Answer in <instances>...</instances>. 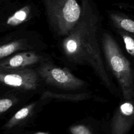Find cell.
<instances>
[{"label": "cell", "instance_id": "obj_9", "mask_svg": "<svg viewBox=\"0 0 134 134\" xmlns=\"http://www.w3.org/2000/svg\"><path fill=\"white\" fill-rule=\"evenodd\" d=\"M40 55L34 51L17 53L2 60L0 63V69L9 70L24 68L36 63L40 60Z\"/></svg>", "mask_w": 134, "mask_h": 134}, {"label": "cell", "instance_id": "obj_5", "mask_svg": "<svg viewBox=\"0 0 134 134\" xmlns=\"http://www.w3.org/2000/svg\"><path fill=\"white\" fill-rule=\"evenodd\" d=\"M40 35L35 31L20 29L12 31L2 38L0 59H2L19 51L31 50L42 42ZM31 51V50H30Z\"/></svg>", "mask_w": 134, "mask_h": 134}, {"label": "cell", "instance_id": "obj_6", "mask_svg": "<svg viewBox=\"0 0 134 134\" xmlns=\"http://www.w3.org/2000/svg\"><path fill=\"white\" fill-rule=\"evenodd\" d=\"M38 72L49 84L66 90H75L84 84L81 80L74 76L68 69L45 64L41 65Z\"/></svg>", "mask_w": 134, "mask_h": 134}, {"label": "cell", "instance_id": "obj_10", "mask_svg": "<svg viewBox=\"0 0 134 134\" xmlns=\"http://www.w3.org/2000/svg\"><path fill=\"white\" fill-rule=\"evenodd\" d=\"M109 18L115 26L118 28L134 34L133 20L114 13L109 14Z\"/></svg>", "mask_w": 134, "mask_h": 134}, {"label": "cell", "instance_id": "obj_2", "mask_svg": "<svg viewBox=\"0 0 134 134\" xmlns=\"http://www.w3.org/2000/svg\"><path fill=\"white\" fill-rule=\"evenodd\" d=\"M89 0H41L48 26L55 37L68 35L81 20Z\"/></svg>", "mask_w": 134, "mask_h": 134}, {"label": "cell", "instance_id": "obj_1", "mask_svg": "<svg viewBox=\"0 0 134 134\" xmlns=\"http://www.w3.org/2000/svg\"><path fill=\"white\" fill-rule=\"evenodd\" d=\"M101 21L96 5L92 0H89L79 23L62 39L61 47L70 61L90 65L104 83L110 87V80L105 71L98 42Z\"/></svg>", "mask_w": 134, "mask_h": 134}, {"label": "cell", "instance_id": "obj_14", "mask_svg": "<svg viewBox=\"0 0 134 134\" xmlns=\"http://www.w3.org/2000/svg\"><path fill=\"white\" fill-rule=\"evenodd\" d=\"M13 102L9 98H2L0 100V113L2 114L8 109L12 105Z\"/></svg>", "mask_w": 134, "mask_h": 134}, {"label": "cell", "instance_id": "obj_7", "mask_svg": "<svg viewBox=\"0 0 134 134\" xmlns=\"http://www.w3.org/2000/svg\"><path fill=\"white\" fill-rule=\"evenodd\" d=\"M0 81L9 86L24 90H32L36 88L38 77L35 71L31 69H1Z\"/></svg>", "mask_w": 134, "mask_h": 134}, {"label": "cell", "instance_id": "obj_8", "mask_svg": "<svg viewBox=\"0 0 134 134\" xmlns=\"http://www.w3.org/2000/svg\"><path fill=\"white\" fill-rule=\"evenodd\" d=\"M134 121V105L130 100L121 104L115 114L111 126L112 134H126Z\"/></svg>", "mask_w": 134, "mask_h": 134}, {"label": "cell", "instance_id": "obj_4", "mask_svg": "<svg viewBox=\"0 0 134 134\" xmlns=\"http://www.w3.org/2000/svg\"><path fill=\"white\" fill-rule=\"evenodd\" d=\"M39 14L38 8L33 3L0 0V32L25 29Z\"/></svg>", "mask_w": 134, "mask_h": 134}, {"label": "cell", "instance_id": "obj_3", "mask_svg": "<svg viewBox=\"0 0 134 134\" xmlns=\"http://www.w3.org/2000/svg\"><path fill=\"white\" fill-rule=\"evenodd\" d=\"M101 42L106 61L118 81L124 98L131 101L134 98V71L129 60L108 32H102Z\"/></svg>", "mask_w": 134, "mask_h": 134}, {"label": "cell", "instance_id": "obj_11", "mask_svg": "<svg viewBox=\"0 0 134 134\" xmlns=\"http://www.w3.org/2000/svg\"><path fill=\"white\" fill-rule=\"evenodd\" d=\"M33 106V104H30L19 110L5 125V127L6 128H10L16 125L17 123L21 120L25 118L30 112Z\"/></svg>", "mask_w": 134, "mask_h": 134}, {"label": "cell", "instance_id": "obj_13", "mask_svg": "<svg viewBox=\"0 0 134 134\" xmlns=\"http://www.w3.org/2000/svg\"><path fill=\"white\" fill-rule=\"evenodd\" d=\"M70 131L72 134H91L89 129L86 126L82 125L71 127Z\"/></svg>", "mask_w": 134, "mask_h": 134}, {"label": "cell", "instance_id": "obj_12", "mask_svg": "<svg viewBox=\"0 0 134 134\" xmlns=\"http://www.w3.org/2000/svg\"><path fill=\"white\" fill-rule=\"evenodd\" d=\"M121 36L127 52L134 57V39L125 32H121Z\"/></svg>", "mask_w": 134, "mask_h": 134}, {"label": "cell", "instance_id": "obj_15", "mask_svg": "<svg viewBox=\"0 0 134 134\" xmlns=\"http://www.w3.org/2000/svg\"><path fill=\"white\" fill-rule=\"evenodd\" d=\"M35 134H48L47 132H38Z\"/></svg>", "mask_w": 134, "mask_h": 134}]
</instances>
